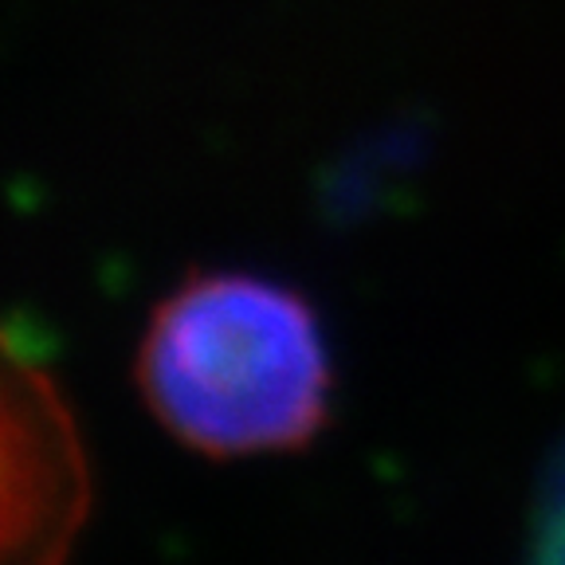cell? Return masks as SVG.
I'll use <instances>...</instances> for the list:
<instances>
[{"instance_id":"1","label":"cell","mask_w":565,"mask_h":565,"mask_svg":"<svg viewBox=\"0 0 565 565\" xmlns=\"http://www.w3.org/2000/svg\"><path fill=\"white\" fill-rule=\"evenodd\" d=\"M138 388L173 440L216 459L307 448L330 416L315 307L252 271L185 279L138 342Z\"/></svg>"},{"instance_id":"2","label":"cell","mask_w":565,"mask_h":565,"mask_svg":"<svg viewBox=\"0 0 565 565\" xmlns=\"http://www.w3.org/2000/svg\"><path fill=\"white\" fill-rule=\"evenodd\" d=\"M87 468L44 373L9 381V514L4 565H63L87 514Z\"/></svg>"}]
</instances>
